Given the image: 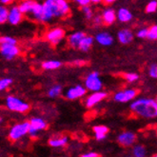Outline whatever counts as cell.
Returning <instances> with one entry per match:
<instances>
[{
    "mask_svg": "<svg viewBox=\"0 0 157 157\" xmlns=\"http://www.w3.org/2000/svg\"><path fill=\"white\" fill-rule=\"evenodd\" d=\"M130 109L132 112L146 119H152L157 117V101L156 99L140 97L132 101Z\"/></svg>",
    "mask_w": 157,
    "mask_h": 157,
    "instance_id": "obj_1",
    "label": "cell"
},
{
    "mask_svg": "<svg viewBox=\"0 0 157 157\" xmlns=\"http://www.w3.org/2000/svg\"><path fill=\"white\" fill-rule=\"evenodd\" d=\"M44 5L49 9L53 18L65 17L71 12L68 0H45Z\"/></svg>",
    "mask_w": 157,
    "mask_h": 157,
    "instance_id": "obj_2",
    "label": "cell"
},
{
    "mask_svg": "<svg viewBox=\"0 0 157 157\" xmlns=\"http://www.w3.org/2000/svg\"><path fill=\"white\" fill-rule=\"evenodd\" d=\"M5 107L13 113H26L30 110V105L21 98L14 96V95H9L5 99Z\"/></svg>",
    "mask_w": 157,
    "mask_h": 157,
    "instance_id": "obj_3",
    "label": "cell"
},
{
    "mask_svg": "<svg viewBox=\"0 0 157 157\" xmlns=\"http://www.w3.org/2000/svg\"><path fill=\"white\" fill-rule=\"evenodd\" d=\"M31 14L36 21L41 22V23H48L52 21L53 18L52 13L49 11V9L44 5V3L41 4V3L36 2Z\"/></svg>",
    "mask_w": 157,
    "mask_h": 157,
    "instance_id": "obj_4",
    "label": "cell"
},
{
    "mask_svg": "<svg viewBox=\"0 0 157 157\" xmlns=\"http://www.w3.org/2000/svg\"><path fill=\"white\" fill-rule=\"evenodd\" d=\"M30 131V121H24L21 123H17L13 125L11 130L9 131V138L12 141H18L21 138L26 136L27 134H29Z\"/></svg>",
    "mask_w": 157,
    "mask_h": 157,
    "instance_id": "obj_5",
    "label": "cell"
},
{
    "mask_svg": "<svg viewBox=\"0 0 157 157\" xmlns=\"http://www.w3.org/2000/svg\"><path fill=\"white\" fill-rule=\"evenodd\" d=\"M84 86L89 91H100L103 89V81L100 78V75L97 71H92L86 76Z\"/></svg>",
    "mask_w": 157,
    "mask_h": 157,
    "instance_id": "obj_6",
    "label": "cell"
},
{
    "mask_svg": "<svg viewBox=\"0 0 157 157\" xmlns=\"http://www.w3.org/2000/svg\"><path fill=\"white\" fill-rule=\"evenodd\" d=\"M48 128V123L41 117H33L30 120V131L29 135L35 137L40 132L45 131Z\"/></svg>",
    "mask_w": 157,
    "mask_h": 157,
    "instance_id": "obj_7",
    "label": "cell"
},
{
    "mask_svg": "<svg viewBox=\"0 0 157 157\" xmlns=\"http://www.w3.org/2000/svg\"><path fill=\"white\" fill-rule=\"evenodd\" d=\"M137 95V90L134 89H126L117 91L113 95V100L118 103H128L133 101Z\"/></svg>",
    "mask_w": 157,
    "mask_h": 157,
    "instance_id": "obj_8",
    "label": "cell"
},
{
    "mask_svg": "<svg viewBox=\"0 0 157 157\" xmlns=\"http://www.w3.org/2000/svg\"><path fill=\"white\" fill-rule=\"evenodd\" d=\"M88 90L83 85H75L69 88L64 92V96L68 100H76L78 98L84 97L87 94Z\"/></svg>",
    "mask_w": 157,
    "mask_h": 157,
    "instance_id": "obj_9",
    "label": "cell"
},
{
    "mask_svg": "<svg viewBox=\"0 0 157 157\" xmlns=\"http://www.w3.org/2000/svg\"><path fill=\"white\" fill-rule=\"evenodd\" d=\"M108 96V94L105 91H94L91 92V94L87 96L86 100H85V106L88 109H91L94 108L95 105L99 104L100 102H102L104 99H106Z\"/></svg>",
    "mask_w": 157,
    "mask_h": 157,
    "instance_id": "obj_10",
    "label": "cell"
},
{
    "mask_svg": "<svg viewBox=\"0 0 157 157\" xmlns=\"http://www.w3.org/2000/svg\"><path fill=\"white\" fill-rule=\"evenodd\" d=\"M64 37H65V31L62 28H53L46 34V39L52 45H58Z\"/></svg>",
    "mask_w": 157,
    "mask_h": 157,
    "instance_id": "obj_11",
    "label": "cell"
},
{
    "mask_svg": "<svg viewBox=\"0 0 157 157\" xmlns=\"http://www.w3.org/2000/svg\"><path fill=\"white\" fill-rule=\"evenodd\" d=\"M0 52L1 55L6 60H13L19 54V49L16 45L9 44H0Z\"/></svg>",
    "mask_w": 157,
    "mask_h": 157,
    "instance_id": "obj_12",
    "label": "cell"
},
{
    "mask_svg": "<svg viewBox=\"0 0 157 157\" xmlns=\"http://www.w3.org/2000/svg\"><path fill=\"white\" fill-rule=\"evenodd\" d=\"M117 142L123 147H132L136 142V135L132 132H123L117 136Z\"/></svg>",
    "mask_w": 157,
    "mask_h": 157,
    "instance_id": "obj_13",
    "label": "cell"
},
{
    "mask_svg": "<svg viewBox=\"0 0 157 157\" xmlns=\"http://www.w3.org/2000/svg\"><path fill=\"white\" fill-rule=\"evenodd\" d=\"M95 41L101 45L103 47H109L112 46L114 42V38L113 36L109 33L108 32H99L96 33V35L94 36Z\"/></svg>",
    "mask_w": 157,
    "mask_h": 157,
    "instance_id": "obj_14",
    "label": "cell"
},
{
    "mask_svg": "<svg viewBox=\"0 0 157 157\" xmlns=\"http://www.w3.org/2000/svg\"><path fill=\"white\" fill-rule=\"evenodd\" d=\"M23 18V13L20 11V9L18 6H13L10 9V13H9V18L8 22L13 26L18 25Z\"/></svg>",
    "mask_w": 157,
    "mask_h": 157,
    "instance_id": "obj_15",
    "label": "cell"
},
{
    "mask_svg": "<svg viewBox=\"0 0 157 157\" xmlns=\"http://www.w3.org/2000/svg\"><path fill=\"white\" fill-rule=\"evenodd\" d=\"M134 38V34L130 29H122L117 33V39L119 43L122 45H128L132 42Z\"/></svg>",
    "mask_w": 157,
    "mask_h": 157,
    "instance_id": "obj_16",
    "label": "cell"
},
{
    "mask_svg": "<svg viewBox=\"0 0 157 157\" xmlns=\"http://www.w3.org/2000/svg\"><path fill=\"white\" fill-rule=\"evenodd\" d=\"M102 18L103 21L106 25H113L116 20H117V14L116 12L113 10V8H107L103 10L102 13Z\"/></svg>",
    "mask_w": 157,
    "mask_h": 157,
    "instance_id": "obj_17",
    "label": "cell"
},
{
    "mask_svg": "<svg viewBox=\"0 0 157 157\" xmlns=\"http://www.w3.org/2000/svg\"><path fill=\"white\" fill-rule=\"evenodd\" d=\"M117 14V20L121 23H128L132 20V13L128 10V8H120L119 10L116 12Z\"/></svg>",
    "mask_w": 157,
    "mask_h": 157,
    "instance_id": "obj_18",
    "label": "cell"
},
{
    "mask_svg": "<svg viewBox=\"0 0 157 157\" xmlns=\"http://www.w3.org/2000/svg\"><path fill=\"white\" fill-rule=\"evenodd\" d=\"M86 36V33L83 32H75L71 33L68 37V43L71 47L72 48H77L79 47V45L82 41V39Z\"/></svg>",
    "mask_w": 157,
    "mask_h": 157,
    "instance_id": "obj_19",
    "label": "cell"
},
{
    "mask_svg": "<svg viewBox=\"0 0 157 157\" xmlns=\"http://www.w3.org/2000/svg\"><path fill=\"white\" fill-rule=\"evenodd\" d=\"M92 131H94L95 139L97 141H102L107 137V134L109 132V128L103 125H97L94 127Z\"/></svg>",
    "mask_w": 157,
    "mask_h": 157,
    "instance_id": "obj_20",
    "label": "cell"
},
{
    "mask_svg": "<svg viewBox=\"0 0 157 157\" xmlns=\"http://www.w3.org/2000/svg\"><path fill=\"white\" fill-rule=\"evenodd\" d=\"M69 142V137L68 136H59V137H53L51 138L49 140V145L52 147H55V149H58V147H65Z\"/></svg>",
    "mask_w": 157,
    "mask_h": 157,
    "instance_id": "obj_21",
    "label": "cell"
},
{
    "mask_svg": "<svg viewBox=\"0 0 157 157\" xmlns=\"http://www.w3.org/2000/svg\"><path fill=\"white\" fill-rule=\"evenodd\" d=\"M94 40H95L94 37H92V36H90V35H86L85 37L82 39L78 49L81 52H89L90 50V48L92 47V45H94Z\"/></svg>",
    "mask_w": 157,
    "mask_h": 157,
    "instance_id": "obj_22",
    "label": "cell"
},
{
    "mask_svg": "<svg viewBox=\"0 0 157 157\" xmlns=\"http://www.w3.org/2000/svg\"><path fill=\"white\" fill-rule=\"evenodd\" d=\"M35 3L36 2L34 0H23V1L19 3L18 7H19L20 11L23 13V14H28L32 13Z\"/></svg>",
    "mask_w": 157,
    "mask_h": 157,
    "instance_id": "obj_23",
    "label": "cell"
},
{
    "mask_svg": "<svg viewBox=\"0 0 157 157\" xmlns=\"http://www.w3.org/2000/svg\"><path fill=\"white\" fill-rule=\"evenodd\" d=\"M62 66V63L59 60H47L42 63V69L45 71H52L59 69Z\"/></svg>",
    "mask_w": 157,
    "mask_h": 157,
    "instance_id": "obj_24",
    "label": "cell"
},
{
    "mask_svg": "<svg viewBox=\"0 0 157 157\" xmlns=\"http://www.w3.org/2000/svg\"><path fill=\"white\" fill-rule=\"evenodd\" d=\"M63 91V88L61 85H53L52 87H51L48 90V96L50 98H56L59 95H61Z\"/></svg>",
    "mask_w": 157,
    "mask_h": 157,
    "instance_id": "obj_25",
    "label": "cell"
},
{
    "mask_svg": "<svg viewBox=\"0 0 157 157\" xmlns=\"http://www.w3.org/2000/svg\"><path fill=\"white\" fill-rule=\"evenodd\" d=\"M132 154L135 157H145L147 155V151L144 146L135 145V146H132Z\"/></svg>",
    "mask_w": 157,
    "mask_h": 157,
    "instance_id": "obj_26",
    "label": "cell"
},
{
    "mask_svg": "<svg viewBox=\"0 0 157 157\" xmlns=\"http://www.w3.org/2000/svg\"><path fill=\"white\" fill-rule=\"evenodd\" d=\"M9 13H10V10H8L5 5H2L1 7H0V23L1 24L8 22Z\"/></svg>",
    "mask_w": 157,
    "mask_h": 157,
    "instance_id": "obj_27",
    "label": "cell"
},
{
    "mask_svg": "<svg viewBox=\"0 0 157 157\" xmlns=\"http://www.w3.org/2000/svg\"><path fill=\"white\" fill-rule=\"evenodd\" d=\"M81 8H82V13H83V14H84V16L86 17V19L91 20L94 16V10H92V8L90 5L81 7Z\"/></svg>",
    "mask_w": 157,
    "mask_h": 157,
    "instance_id": "obj_28",
    "label": "cell"
},
{
    "mask_svg": "<svg viewBox=\"0 0 157 157\" xmlns=\"http://www.w3.org/2000/svg\"><path fill=\"white\" fill-rule=\"evenodd\" d=\"M0 44H9V45H17V40L13 36L5 35L0 38Z\"/></svg>",
    "mask_w": 157,
    "mask_h": 157,
    "instance_id": "obj_29",
    "label": "cell"
},
{
    "mask_svg": "<svg viewBox=\"0 0 157 157\" xmlns=\"http://www.w3.org/2000/svg\"><path fill=\"white\" fill-rule=\"evenodd\" d=\"M12 84H13V79L12 78H8V77L2 78L1 80H0V90H7Z\"/></svg>",
    "mask_w": 157,
    "mask_h": 157,
    "instance_id": "obj_30",
    "label": "cell"
},
{
    "mask_svg": "<svg viewBox=\"0 0 157 157\" xmlns=\"http://www.w3.org/2000/svg\"><path fill=\"white\" fill-rule=\"evenodd\" d=\"M157 11V1L156 0H151L146 6V12L147 13H153Z\"/></svg>",
    "mask_w": 157,
    "mask_h": 157,
    "instance_id": "obj_31",
    "label": "cell"
},
{
    "mask_svg": "<svg viewBox=\"0 0 157 157\" xmlns=\"http://www.w3.org/2000/svg\"><path fill=\"white\" fill-rule=\"evenodd\" d=\"M124 78L128 82V83H133L136 82L138 79H139V75L135 72H128L124 75Z\"/></svg>",
    "mask_w": 157,
    "mask_h": 157,
    "instance_id": "obj_32",
    "label": "cell"
},
{
    "mask_svg": "<svg viewBox=\"0 0 157 157\" xmlns=\"http://www.w3.org/2000/svg\"><path fill=\"white\" fill-rule=\"evenodd\" d=\"M147 39L150 40H157V25H154L150 28Z\"/></svg>",
    "mask_w": 157,
    "mask_h": 157,
    "instance_id": "obj_33",
    "label": "cell"
},
{
    "mask_svg": "<svg viewBox=\"0 0 157 157\" xmlns=\"http://www.w3.org/2000/svg\"><path fill=\"white\" fill-rule=\"evenodd\" d=\"M149 30L150 29H147V28H142V29H140L136 33V36L140 39L147 38V35H149Z\"/></svg>",
    "mask_w": 157,
    "mask_h": 157,
    "instance_id": "obj_34",
    "label": "cell"
},
{
    "mask_svg": "<svg viewBox=\"0 0 157 157\" xmlns=\"http://www.w3.org/2000/svg\"><path fill=\"white\" fill-rule=\"evenodd\" d=\"M149 75L153 79H157V64H152L150 66Z\"/></svg>",
    "mask_w": 157,
    "mask_h": 157,
    "instance_id": "obj_35",
    "label": "cell"
},
{
    "mask_svg": "<svg viewBox=\"0 0 157 157\" xmlns=\"http://www.w3.org/2000/svg\"><path fill=\"white\" fill-rule=\"evenodd\" d=\"M91 20H92V23H94L96 27H99V26H101L104 23L102 15H101V14H94V18H92Z\"/></svg>",
    "mask_w": 157,
    "mask_h": 157,
    "instance_id": "obj_36",
    "label": "cell"
},
{
    "mask_svg": "<svg viewBox=\"0 0 157 157\" xmlns=\"http://www.w3.org/2000/svg\"><path fill=\"white\" fill-rule=\"evenodd\" d=\"M72 1L76 3L79 7H84V6L90 5L91 3L90 0H72Z\"/></svg>",
    "mask_w": 157,
    "mask_h": 157,
    "instance_id": "obj_37",
    "label": "cell"
},
{
    "mask_svg": "<svg viewBox=\"0 0 157 157\" xmlns=\"http://www.w3.org/2000/svg\"><path fill=\"white\" fill-rule=\"evenodd\" d=\"M82 157H98L99 154L97 152H94V151H90V152H87V153H84L81 155Z\"/></svg>",
    "mask_w": 157,
    "mask_h": 157,
    "instance_id": "obj_38",
    "label": "cell"
},
{
    "mask_svg": "<svg viewBox=\"0 0 157 157\" xmlns=\"http://www.w3.org/2000/svg\"><path fill=\"white\" fill-rule=\"evenodd\" d=\"M13 1V0H0V2H1L2 5H9V4H11L12 2Z\"/></svg>",
    "mask_w": 157,
    "mask_h": 157,
    "instance_id": "obj_39",
    "label": "cell"
},
{
    "mask_svg": "<svg viewBox=\"0 0 157 157\" xmlns=\"http://www.w3.org/2000/svg\"><path fill=\"white\" fill-rule=\"evenodd\" d=\"M117 0H103L104 4H106V5H112L113 3H114Z\"/></svg>",
    "mask_w": 157,
    "mask_h": 157,
    "instance_id": "obj_40",
    "label": "cell"
},
{
    "mask_svg": "<svg viewBox=\"0 0 157 157\" xmlns=\"http://www.w3.org/2000/svg\"><path fill=\"white\" fill-rule=\"evenodd\" d=\"M92 4H99L101 2H103V0H90Z\"/></svg>",
    "mask_w": 157,
    "mask_h": 157,
    "instance_id": "obj_41",
    "label": "cell"
},
{
    "mask_svg": "<svg viewBox=\"0 0 157 157\" xmlns=\"http://www.w3.org/2000/svg\"><path fill=\"white\" fill-rule=\"evenodd\" d=\"M154 156H155V157H157V154H155V155H154Z\"/></svg>",
    "mask_w": 157,
    "mask_h": 157,
    "instance_id": "obj_42",
    "label": "cell"
},
{
    "mask_svg": "<svg viewBox=\"0 0 157 157\" xmlns=\"http://www.w3.org/2000/svg\"><path fill=\"white\" fill-rule=\"evenodd\" d=\"M156 101H157V97H156Z\"/></svg>",
    "mask_w": 157,
    "mask_h": 157,
    "instance_id": "obj_43",
    "label": "cell"
}]
</instances>
